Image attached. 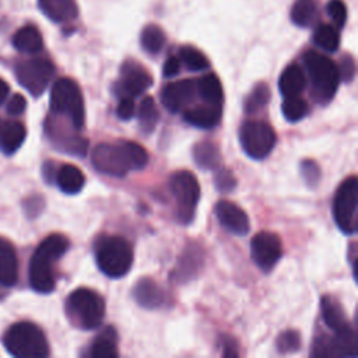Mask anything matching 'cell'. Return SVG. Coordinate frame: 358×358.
I'll return each instance as SVG.
<instances>
[{
	"label": "cell",
	"mask_w": 358,
	"mask_h": 358,
	"mask_svg": "<svg viewBox=\"0 0 358 358\" xmlns=\"http://www.w3.org/2000/svg\"><path fill=\"white\" fill-rule=\"evenodd\" d=\"M94 168L108 176L123 178L131 169H141L148 162L147 151L134 141L101 143L91 152Z\"/></svg>",
	"instance_id": "1"
},
{
	"label": "cell",
	"mask_w": 358,
	"mask_h": 358,
	"mask_svg": "<svg viewBox=\"0 0 358 358\" xmlns=\"http://www.w3.org/2000/svg\"><path fill=\"white\" fill-rule=\"evenodd\" d=\"M69 239L60 234L46 236L35 249L29 262V284L41 294H49L55 288L53 264L67 252Z\"/></svg>",
	"instance_id": "2"
},
{
	"label": "cell",
	"mask_w": 358,
	"mask_h": 358,
	"mask_svg": "<svg viewBox=\"0 0 358 358\" xmlns=\"http://www.w3.org/2000/svg\"><path fill=\"white\" fill-rule=\"evenodd\" d=\"M303 66L310 81V95L319 103H327L337 92L340 74L336 63L316 52L308 50L303 55Z\"/></svg>",
	"instance_id": "3"
},
{
	"label": "cell",
	"mask_w": 358,
	"mask_h": 358,
	"mask_svg": "<svg viewBox=\"0 0 358 358\" xmlns=\"http://www.w3.org/2000/svg\"><path fill=\"white\" fill-rule=\"evenodd\" d=\"M94 250L99 270L110 278L123 277L131 268L133 249L122 236H99Z\"/></svg>",
	"instance_id": "4"
},
{
	"label": "cell",
	"mask_w": 358,
	"mask_h": 358,
	"mask_svg": "<svg viewBox=\"0 0 358 358\" xmlns=\"http://www.w3.org/2000/svg\"><path fill=\"white\" fill-rule=\"evenodd\" d=\"M66 316L78 329H96L105 316L103 298L90 288H77L66 299Z\"/></svg>",
	"instance_id": "5"
},
{
	"label": "cell",
	"mask_w": 358,
	"mask_h": 358,
	"mask_svg": "<svg viewBox=\"0 0 358 358\" xmlns=\"http://www.w3.org/2000/svg\"><path fill=\"white\" fill-rule=\"evenodd\" d=\"M4 347L17 358H43L49 355V344L43 331L29 322L13 324L4 334Z\"/></svg>",
	"instance_id": "6"
},
{
	"label": "cell",
	"mask_w": 358,
	"mask_h": 358,
	"mask_svg": "<svg viewBox=\"0 0 358 358\" xmlns=\"http://www.w3.org/2000/svg\"><path fill=\"white\" fill-rule=\"evenodd\" d=\"M50 109L55 115L69 119L76 130L83 129L85 120L84 98L74 80L67 77L56 80L50 91Z\"/></svg>",
	"instance_id": "7"
},
{
	"label": "cell",
	"mask_w": 358,
	"mask_h": 358,
	"mask_svg": "<svg viewBox=\"0 0 358 358\" xmlns=\"http://www.w3.org/2000/svg\"><path fill=\"white\" fill-rule=\"evenodd\" d=\"M169 190L176 203V218L182 224H189L200 200V185L197 178L189 171H178L169 178Z\"/></svg>",
	"instance_id": "8"
},
{
	"label": "cell",
	"mask_w": 358,
	"mask_h": 358,
	"mask_svg": "<svg viewBox=\"0 0 358 358\" xmlns=\"http://www.w3.org/2000/svg\"><path fill=\"white\" fill-rule=\"evenodd\" d=\"M358 179L347 178L337 189L333 200V217L337 227L347 235L357 232L358 227Z\"/></svg>",
	"instance_id": "9"
},
{
	"label": "cell",
	"mask_w": 358,
	"mask_h": 358,
	"mask_svg": "<svg viewBox=\"0 0 358 358\" xmlns=\"http://www.w3.org/2000/svg\"><path fill=\"white\" fill-rule=\"evenodd\" d=\"M239 141L250 158L263 159L275 145V133L264 120H248L239 129Z\"/></svg>",
	"instance_id": "10"
},
{
	"label": "cell",
	"mask_w": 358,
	"mask_h": 358,
	"mask_svg": "<svg viewBox=\"0 0 358 358\" xmlns=\"http://www.w3.org/2000/svg\"><path fill=\"white\" fill-rule=\"evenodd\" d=\"M15 76L18 83L34 96H39L48 88L55 76V66L43 57L28 59L17 64Z\"/></svg>",
	"instance_id": "11"
},
{
	"label": "cell",
	"mask_w": 358,
	"mask_h": 358,
	"mask_svg": "<svg viewBox=\"0 0 358 358\" xmlns=\"http://www.w3.org/2000/svg\"><path fill=\"white\" fill-rule=\"evenodd\" d=\"M152 85L151 74L136 60H126L120 67V80L115 83L113 92L122 98H134Z\"/></svg>",
	"instance_id": "12"
},
{
	"label": "cell",
	"mask_w": 358,
	"mask_h": 358,
	"mask_svg": "<svg viewBox=\"0 0 358 358\" xmlns=\"http://www.w3.org/2000/svg\"><path fill=\"white\" fill-rule=\"evenodd\" d=\"M313 357H357V334L350 327L334 333L333 337H317L310 350Z\"/></svg>",
	"instance_id": "13"
},
{
	"label": "cell",
	"mask_w": 358,
	"mask_h": 358,
	"mask_svg": "<svg viewBox=\"0 0 358 358\" xmlns=\"http://www.w3.org/2000/svg\"><path fill=\"white\" fill-rule=\"evenodd\" d=\"M250 255L255 264L262 271H270L282 255L280 238L267 231L256 234L250 242Z\"/></svg>",
	"instance_id": "14"
},
{
	"label": "cell",
	"mask_w": 358,
	"mask_h": 358,
	"mask_svg": "<svg viewBox=\"0 0 358 358\" xmlns=\"http://www.w3.org/2000/svg\"><path fill=\"white\" fill-rule=\"evenodd\" d=\"M197 95L196 80L185 78L173 83H168L161 91L162 105L171 112L178 113L185 110Z\"/></svg>",
	"instance_id": "15"
},
{
	"label": "cell",
	"mask_w": 358,
	"mask_h": 358,
	"mask_svg": "<svg viewBox=\"0 0 358 358\" xmlns=\"http://www.w3.org/2000/svg\"><path fill=\"white\" fill-rule=\"evenodd\" d=\"M215 215L220 224L235 235H246L250 229L248 214L236 204L221 200L215 206Z\"/></svg>",
	"instance_id": "16"
},
{
	"label": "cell",
	"mask_w": 358,
	"mask_h": 358,
	"mask_svg": "<svg viewBox=\"0 0 358 358\" xmlns=\"http://www.w3.org/2000/svg\"><path fill=\"white\" fill-rule=\"evenodd\" d=\"M222 115V105L203 103L193 108H186L183 113V119L192 126L200 129H213L218 124Z\"/></svg>",
	"instance_id": "17"
},
{
	"label": "cell",
	"mask_w": 358,
	"mask_h": 358,
	"mask_svg": "<svg viewBox=\"0 0 358 358\" xmlns=\"http://www.w3.org/2000/svg\"><path fill=\"white\" fill-rule=\"evenodd\" d=\"M133 296L140 306L147 309H157L165 302L164 289L151 278H140L133 288Z\"/></svg>",
	"instance_id": "18"
},
{
	"label": "cell",
	"mask_w": 358,
	"mask_h": 358,
	"mask_svg": "<svg viewBox=\"0 0 358 358\" xmlns=\"http://www.w3.org/2000/svg\"><path fill=\"white\" fill-rule=\"evenodd\" d=\"M18 278V260L11 243L0 238V285L10 287Z\"/></svg>",
	"instance_id": "19"
},
{
	"label": "cell",
	"mask_w": 358,
	"mask_h": 358,
	"mask_svg": "<svg viewBox=\"0 0 358 358\" xmlns=\"http://www.w3.org/2000/svg\"><path fill=\"white\" fill-rule=\"evenodd\" d=\"M306 85V77L302 67L296 63L288 64L278 78V88L284 98L299 95Z\"/></svg>",
	"instance_id": "20"
},
{
	"label": "cell",
	"mask_w": 358,
	"mask_h": 358,
	"mask_svg": "<svg viewBox=\"0 0 358 358\" xmlns=\"http://www.w3.org/2000/svg\"><path fill=\"white\" fill-rule=\"evenodd\" d=\"M41 11L55 22H69L78 14L74 0H38Z\"/></svg>",
	"instance_id": "21"
},
{
	"label": "cell",
	"mask_w": 358,
	"mask_h": 358,
	"mask_svg": "<svg viewBox=\"0 0 358 358\" xmlns=\"http://www.w3.org/2000/svg\"><path fill=\"white\" fill-rule=\"evenodd\" d=\"M320 310H322V317H323L326 326L330 330H333L334 333L350 329V324H348V320L345 317L344 309L338 303L337 299L331 298L330 295L322 296Z\"/></svg>",
	"instance_id": "22"
},
{
	"label": "cell",
	"mask_w": 358,
	"mask_h": 358,
	"mask_svg": "<svg viewBox=\"0 0 358 358\" xmlns=\"http://www.w3.org/2000/svg\"><path fill=\"white\" fill-rule=\"evenodd\" d=\"M25 136H27V130L22 123L14 122V120L1 123L0 124V150L4 154L11 155L21 147V144L25 140Z\"/></svg>",
	"instance_id": "23"
},
{
	"label": "cell",
	"mask_w": 358,
	"mask_h": 358,
	"mask_svg": "<svg viewBox=\"0 0 358 358\" xmlns=\"http://www.w3.org/2000/svg\"><path fill=\"white\" fill-rule=\"evenodd\" d=\"M55 180L62 192L67 194H74L83 189L85 183V176L83 171L76 165L64 164L56 171Z\"/></svg>",
	"instance_id": "24"
},
{
	"label": "cell",
	"mask_w": 358,
	"mask_h": 358,
	"mask_svg": "<svg viewBox=\"0 0 358 358\" xmlns=\"http://www.w3.org/2000/svg\"><path fill=\"white\" fill-rule=\"evenodd\" d=\"M91 358H116L117 357V333L113 327H105L90 347Z\"/></svg>",
	"instance_id": "25"
},
{
	"label": "cell",
	"mask_w": 358,
	"mask_h": 358,
	"mask_svg": "<svg viewBox=\"0 0 358 358\" xmlns=\"http://www.w3.org/2000/svg\"><path fill=\"white\" fill-rule=\"evenodd\" d=\"M13 45L22 53H38L43 46V41L36 27L25 25L14 34Z\"/></svg>",
	"instance_id": "26"
},
{
	"label": "cell",
	"mask_w": 358,
	"mask_h": 358,
	"mask_svg": "<svg viewBox=\"0 0 358 358\" xmlns=\"http://www.w3.org/2000/svg\"><path fill=\"white\" fill-rule=\"evenodd\" d=\"M289 15L296 27L309 28L317 21L319 4L316 0H295Z\"/></svg>",
	"instance_id": "27"
},
{
	"label": "cell",
	"mask_w": 358,
	"mask_h": 358,
	"mask_svg": "<svg viewBox=\"0 0 358 358\" xmlns=\"http://www.w3.org/2000/svg\"><path fill=\"white\" fill-rule=\"evenodd\" d=\"M196 85H197V95H200L203 102L213 103V105H222L224 91H222L221 81L215 74L213 73L204 74L203 77L196 80Z\"/></svg>",
	"instance_id": "28"
},
{
	"label": "cell",
	"mask_w": 358,
	"mask_h": 358,
	"mask_svg": "<svg viewBox=\"0 0 358 358\" xmlns=\"http://www.w3.org/2000/svg\"><path fill=\"white\" fill-rule=\"evenodd\" d=\"M194 162L203 169H214L220 165V148L213 141H200L193 148Z\"/></svg>",
	"instance_id": "29"
},
{
	"label": "cell",
	"mask_w": 358,
	"mask_h": 358,
	"mask_svg": "<svg viewBox=\"0 0 358 358\" xmlns=\"http://www.w3.org/2000/svg\"><path fill=\"white\" fill-rule=\"evenodd\" d=\"M312 41L322 50L333 53L340 46V34L334 25L319 24L313 32Z\"/></svg>",
	"instance_id": "30"
},
{
	"label": "cell",
	"mask_w": 358,
	"mask_h": 358,
	"mask_svg": "<svg viewBox=\"0 0 358 358\" xmlns=\"http://www.w3.org/2000/svg\"><path fill=\"white\" fill-rule=\"evenodd\" d=\"M165 34L161 29V27L155 24H148L143 28L141 35H140V43L141 48L150 53V55H157L162 50L165 45Z\"/></svg>",
	"instance_id": "31"
},
{
	"label": "cell",
	"mask_w": 358,
	"mask_h": 358,
	"mask_svg": "<svg viewBox=\"0 0 358 358\" xmlns=\"http://www.w3.org/2000/svg\"><path fill=\"white\" fill-rule=\"evenodd\" d=\"M137 117H138V126H140V130L144 133V134H150L158 119H159V113H158V109H157V105L154 102V99L151 96H145L140 106H138V112H137Z\"/></svg>",
	"instance_id": "32"
},
{
	"label": "cell",
	"mask_w": 358,
	"mask_h": 358,
	"mask_svg": "<svg viewBox=\"0 0 358 358\" xmlns=\"http://www.w3.org/2000/svg\"><path fill=\"white\" fill-rule=\"evenodd\" d=\"M179 60L192 71H201L210 67V62L204 53L190 45L179 49Z\"/></svg>",
	"instance_id": "33"
},
{
	"label": "cell",
	"mask_w": 358,
	"mask_h": 358,
	"mask_svg": "<svg viewBox=\"0 0 358 358\" xmlns=\"http://www.w3.org/2000/svg\"><path fill=\"white\" fill-rule=\"evenodd\" d=\"M200 257H201V255H200L199 249H196L193 246L189 248L180 259V266L176 270V280L178 281L189 280L200 268V264H201Z\"/></svg>",
	"instance_id": "34"
},
{
	"label": "cell",
	"mask_w": 358,
	"mask_h": 358,
	"mask_svg": "<svg viewBox=\"0 0 358 358\" xmlns=\"http://www.w3.org/2000/svg\"><path fill=\"white\" fill-rule=\"evenodd\" d=\"M282 115L288 122H298L303 119L309 112V105L306 101L299 98V95L295 96H287L282 102Z\"/></svg>",
	"instance_id": "35"
},
{
	"label": "cell",
	"mask_w": 358,
	"mask_h": 358,
	"mask_svg": "<svg viewBox=\"0 0 358 358\" xmlns=\"http://www.w3.org/2000/svg\"><path fill=\"white\" fill-rule=\"evenodd\" d=\"M270 95H271L270 88L264 83L257 84L245 101V112L248 113L259 112L268 103Z\"/></svg>",
	"instance_id": "36"
},
{
	"label": "cell",
	"mask_w": 358,
	"mask_h": 358,
	"mask_svg": "<svg viewBox=\"0 0 358 358\" xmlns=\"http://www.w3.org/2000/svg\"><path fill=\"white\" fill-rule=\"evenodd\" d=\"M275 347L280 352L287 354V352H295L301 347V336L295 330H285L278 334Z\"/></svg>",
	"instance_id": "37"
},
{
	"label": "cell",
	"mask_w": 358,
	"mask_h": 358,
	"mask_svg": "<svg viewBox=\"0 0 358 358\" xmlns=\"http://www.w3.org/2000/svg\"><path fill=\"white\" fill-rule=\"evenodd\" d=\"M327 14L333 22V25L340 29L344 27L345 21H347V8L343 0H330L327 3Z\"/></svg>",
	"instance_id": "38"
},
{
	"label": "cell",
	"mask_w": 358,
	"mask_h": 358,
	"mask_svg": "<svg viewBox=\"0 0 358 358\" xmlns=\"http://www.w3.org/2000/svg\"><path fill=\"white\" fill-rule=\"evenodd\" d=\"M301 173L308 183V186L313 187L320 180V169L319 165L312 159H305L301 162Z\"/></svg>",
	"instance_id": "39"
},
{
	"label": "cell",
	"mask_w": 358,
	"mask_h": 358,
	"mask_svg": "<svg viewBox=\"0 0 358 358\" xmlns=\"http://www.w3.org/2000/svg\"><path fill=\"white\" fill-rule=\"evenodd\" d=\"M214 183H215V187L220 190V192H231L235 186H236V180H235V176L231 173L229 169L227 168H221L215 176H214Z\"/></svg>",
	"instance_id": "40"
},
{
	"label": "cell",
	"mask_w": 358,
	"mask_h": 358,
	"mask_svg": "<svg viewBox=\"0 0 358 358\" xmlns=\"http://www.w3.org/2000/svg\"><path fill=\"white\" fill-rule=\"evenodd\" d=\"M338 74H340V80H344V81H351L354 78L355 63H354V59L350 55H344L341 57L340 67H338Z\"/></svg>",
	"instance_id": "41"
},
{
	"label": "cell",
	"mask_w": 358,
	"mask_h": 358,
	"mask_svg": "<svg viewBox=\"0 0 358 358\" xmlns=\"http://www.w3.org/2000/svg\"><path fill=\"white\" fill-rule=\"evenodd\" d=\"M116 115L122 120L131 119L133 115H134V101H133V98L122 96L119 103H117V108H116Z\"/></svg>",
	"instance_id": "42"
},
{
	"label": "cell",
	"mask_w": 358,
	"mask_h": 358,
	"mask_svg": "<svg viewBox=\"0 0 358 358\" xmlns=\"http://www.w3.org/2000/svg\"><path fill=\"white\" fill-rule=\"evenodd\" d=\"M6 108L10 115H21L27 108V101L21 94H15L10 98Z\"/></svg>",
	"instance_id": "43"
},
{
	"label": "cell",
	"mask_w": 358,
	"mask_h": 358,
	"mask_svg": "<svg viewBox=\"0 0 358 358\" xmlns=\"http://www.w3.org/2000/svg\"><path fill=\"white\" fill-rule=\"evenodd\" d=\"M180 71V60L179 57L176 56H169L165 63H164V67H162V74L164 77L166 78H171V77H175L178 76Z\"/></svg>",
	"instance_id": "44"
},
{
	"label": "cell",
	"mask_w": 358,
	"mask_h": 358,
	"mask_svg": "<svg viewBox=\"0 0 358 358\" xmlns=\"http://www.w3.org/2000/svg\"><path fill=\"white\" fill-rule=\"evenodd\" d=\"M222 355L224 357H238V347L234 338L222 337Z\"/></svg>",
	"instance_id": "45"
},
{
	"label": "cell",
	"mask_w": 358,
	"mask_h": 358,
	"mask_svg": "<svg viewBox=\"0 0 358 358\" xmlns=\"http://www.w3.org/2000/svg\"><path fill=\"white\" fill-rule=\"evenodd\" d=\"M8 84L0 78V103H3V101H6L7 95H8Z\"/></svg>",
	"instance_id": "46"
}]
</instances>
